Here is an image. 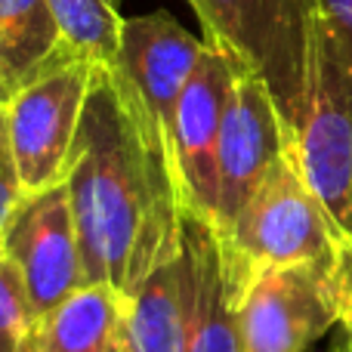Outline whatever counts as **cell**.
<instances>
[{
    "mask_svg": "<svg viewBox=\"0 0 352 352\" xmlns=\"http://www.w3.org/2000/svg\"><path fill=\"white\" fill-rule=\"evenodd\" d=\"M87 285L133 294L182 254L179 173L170 140L115 65H96L68 167Z\"/></svg>",
    "mask_w": 352,
    "mask_h": 352,
    "instance_id": "1",
    "label": "cell"
},
{
    "mask_svg": "<svg viewBox=\"0 0 352 352\" xmlns=\"http://www.w3.org/2000/svg\"><path fill=\"white\" fill-rule=\"evenodd\" d=\"M226 235L235 241L250 269L316 266L324 272L349 303L343 328L352 324V235L309 186L294 146L269 170Z\"/></svg>",
    "mask_w": 352,
    "mask_h": 352,
    "instance_id": "2",
    "label": "cell"
},
{
    "mask_svg": "<svg viewBox=\"0 0 352 352\" xmlns=\"http://www.w3.org/2000/svg\"><path fill=\"white\" fill-rule=\"evenodd\" d=\"M204 41L269 87L287 133H297L309 93L322 0H188Z\"/></svg>",
    "mask_w": 352,
    "mask_h": 352,
    "instance_id": "3",
    "label": "cell"
},
{
    "mask_svg": "<svg viewBox=\"0 0 352 352\" xmlns=\"http://www.w3.org/2000/svg\"><path fill=\"white\" fill-rule=\"evenodd\" d=\"M294 152L309 186L352 235V28L324 12Z\"/></svg>",
    "mask_w": 352,
    "mask_h": 352,
    "instance_id": "4",
    "label": "cell"
},
{
    "mask_svg": "<svg viewBox=\"0 0 352 352\" xmlns=\"http://www.w3.org/2000/svg\"><path fill=\"white\" fill-rule=\"evenodd\" d=\"M96 62L72 59L47 68L6 102L10 142L25 195L68 182L74 140Z\"/></svg>",
    "mask_w": 352,
    "mask_h": 352,
    "instance_id": "5",
    "label": "cell"
},
{
    "mask_svg": "<svg viewBox=\"0 0 352 352\" xmlns=\"http://www.w3.org/2000/svg\"><path fill=\"white\" fill-rule=\"evenodd\" d=\"M346 318L343 291L316 266L250 269L238 306L244 352H309Z\"/></svg>",
    "mask_w": 352,
    "mask_h": 352,
    "instance_id": "6",
    "label": "cell"
},
{
    "mask_svg": "<svg viewBox=\"0 0 352 352\" xmlns=\"http://www.w3.org/2000/svg\"><path fill=\"white\" fill-rule=\"evenodd\" d=\"M3 256L22 278L34 318L87 285L68 182L19 201L3 232Z\"/></svg>",
    "mask_w": 352,
    "mask_h": 352,
    "instance_id": "7",
    "label": "cell"
},
{
    "mask_svg": "<svg viewBox=\"0 0 352 352\" xmlns=\"http://www.w3.org/2000/svg\"><path fill=\"white\" fill-rule=\"evenodd\" d=\"M294 146L285 121L278 115L269 87L256 74L238 68L229 105L223 118V133L217 148V210L213 226L232 232L244 207L263 186L281 155Z\"/></svg>",
    "mask_w": 352,
    "mask_h": 352,
    "instance_id": "8",
    "label": "cell"
},
{
    "mask_svg": "<svg viewBox=\"0 0 352 352\" xmlns=\"http://www.w3.org/2000/svg\"><path fill=\"white\" fill-rule=\"evenodd\" d=\"M182 254L188 266V334L186 352H244L241 306L250 266L226 232L186 210Z\"/></svg>",
    "mask_w": 352,
    "mask_h": 352,
    "instance_id": "9",
    "label": "cell"
},
{
    "mask_svg": "<svg viewBox=\"0 0 352 352\" xmlns=\"http://www.w3.org/2000/svg\"><path fill=\"white\" fill-rule=\"evenodd\" d=\"M238 65L207 43L173 118V164L186 210L210 219L217 210V148Z\"/></svg>",
    "mask_w": 352,
    "mask_h": 352,
    "instance_id": "10",
    "label": "cell"
},
{
    "mask_svg": "<svg viewBox=\"0 0 352 352\" xmlns=\"http://www.w3.org/2000/svg\"><path fill=\"white\" fill-rule=\"evenodd\" d=\"M207 41L188 34L170 12L124 19L115 72L140 99L173 148V118L182 90L192 80Z\"/></svg>",
    "mask_w": 352,
    "mask_h": 352,
    "instance_id": "11",
    "label": "cell"
},
{
    "mask_svg": "<svg viewBox=\"0 0 352 352\" xmlns=\"http://www.w3.org/2000/svg\"><path fill=\"white\" fill-rule=\"evenodd\" d=\"M186 334L188 266L186 254H179L127 294L115 352H186Z\"/></svg>",
    "mask_w": 352,
    "mask_h": 352,
    "instance_id": "12",
    "label": "cell"
},
{
    "mask_svg": "<svg viewBox=\"0 0 352 352\" xmlns=\"http://www.w3.org/2000/svg\"><path fill=\"white\" fill-rule=\"evenodd\" d=\"M127 294L90 281L34 322L28 352H115Z\"/></svg>",
    "mask_w": 352,
    "mask_h": 352,
    "instance_id": "13",
    "label": "cell"
},
{
    "mask_svg": "<svg viewBox=\"0 0 352 352\" xmlns=\"http://www.w3.org/2000/svg\"><path fill=\"white\" fill-rule=\"evenodd\" d=\"M62 62V41L47 0H0V102Z\"/></svg>",
    "mask_w": 352,
    "mask_h": 352,
    "instance_id": "14",
    "label": "cell"
},
{
    "mask_svg": "<svg viewBox=\"0 0 352 352\" xmlns=\"http://www.w3.org/2000/svg\"><path fill=\"white\" fill-rule=\"evenodd\" d=\"M62 41V62L84 59L118 65L121 50V0H47Z\"/></svg>",
    "mask_w": 352,
    "mask_h": 352,
    "instance_id": "15",
    "label": "cell"
},
{
    "mask_svg": "<svg viewBox=\"0 0 352 352\" xmlns=\"http://www.w3.org/2000/svg\"><path fill=\"white\" fill-rule=\"evenodd\" d=\"M34 322L37 318L16 266L0 256V352H28Z\"/></svg>",
    "mask_w": 352,
    "mask_h": 352,
    "instance_id": "16",
    "label": "cell"
},
{
    "mask_svg": "<svg viewBox=\"0 0 352 352\" xmlns=\"http://www.w3.org/2000/svg\"><path fill=\"white\" fill-rule=\"evenodd\" d=\"M25 198L22 176H19L16 155L10 142V121H6V102H0V256H3V232L16 204Z\"/></svg>",
    "mask_w": 352,
    "mask_h": 352,
    "instance_id": "17",
    "label": "cell"
},
{
    "mask_svg": "<svg viewBox=\"0 0 352 352\" xmlns=\"http://www.w3.org/2000/svg\"><path fill=\"white\" fill-rule=\"evenodd\" d=\"M322 12L334 22L352 28V0H322Z\"/></svg>",
    "mask_w": 352,
    "mask_h": 352,
    "instance_id": "18",
    "label": "cell"
},
{
    "mask_svg": "<svg viewBox=\"0 0 352 352\" xmlns=\"http://www.w3.org/2000/svg\"><path fill=\"white\" fill-rule=\"evenodd\" d=\"M337 337H340L343 346H346V349L352 352V324H349V328H340V331H337Z\"/></svg>",
    "mask_w": 352,
    "mask_h": 352,
    "instance_id": "19",
    "label": "cell"
},
{
    "mask_svg": "<svg viewBox=\"0 0 352 352\" xmlns=\"http://www.w3.org/2000/svg\"><path fill=\"white\" fill-rule=\"evenodd\" d=\"M309 352H312V349H309ZM324 352H349V349H346V346H343V340H340V337H337V340H334V343H331V346H328V349H324Z\"/></svg>",
    "mask_w": 352,
    "mask_h": 352,
    "instance_id": "20",
    "label": "cell"
}]
</instances>
